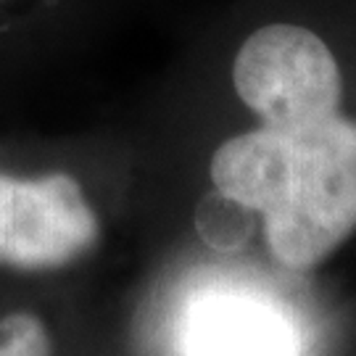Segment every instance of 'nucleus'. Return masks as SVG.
Masks as SVG:
<instances>
[{"instance_id": "nucleus-1", "label": "nucleus", "mask_w": 356, "mask_h": 356, "mask_svg": "<svg viewBox=\"0 0 356 356\" xmlns=\"http://www.w3.org/2000/svg\"><path fill=\"white\" fill-rule=\"evenodd\" d=\"M101 222L82 185L66 172L45 177L0 175V267L58 269L85 256Z\"/></svg>"}, {"instance_id": "nucleus-2", "label": "nucleus", "mask_w": 356, "mask_h": 356, "mask_svg": "<svg viewBox=\"0 0 356 356\" xmlns=\"http://www.w3.org/2000/svg\"><path fill=\"white\" fill-rule=\"evenodd\" d=\"M179 356H304V327L291 306L243 282L201 285L177 322Z\"/></svg>"}, {"instance_id": "nucleus-3", "label": "nucleus", "mask_w": 356, "mask_h": 356, "mask_svg": "<svg viewBox=\"0 0 356 356\" xmlns=\"http://www.w3.org/2000/svg\"><path fill=\"white\" fill-rule=\"evenodd\" d=\"M0 356H51L45 325L32 314H8L0 319Z\"/></svg>"}]
</instances>
